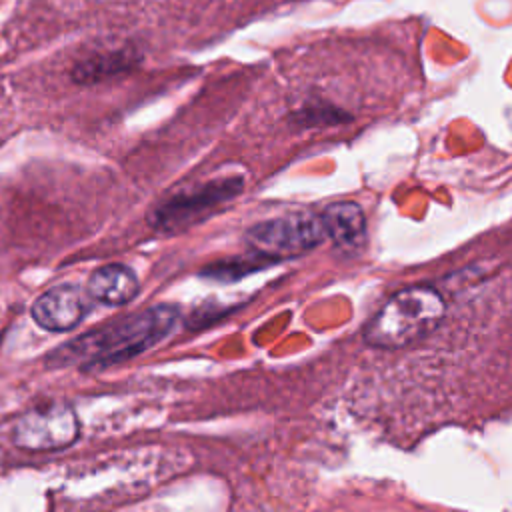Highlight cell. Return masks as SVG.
Here are the masks:
<instances>
[{"label": "cell", "instance_id": "1", "mask_svg": "<svg viewBox=\"0 0 512 512\" xmlns=\"http://www.w3.org/2000/svg\"><path fill=\"white\" fill-rule=\"evenodd\" d=\"M180 310L158 304L90 330L60 348L46 360L50 366H78L82 370L108 368L126 362L164 340L176 326Z\"/></svg>", "mask_w": 512, "mask_h": 512}, {"label": "cell", "instance_id": "2", "mask_svg": "<svg viewBox=\"0 0 512 512\" xmlns=\"http://www.w3.org/2000/svg\"><path fill=\"white\" fill-rule=\"evenodd\" d=\"M446 316V300L432 286H410L392 294L364 326V342L380 350L410 346L434 332Z\"/></svg>", "mask_w": 512, "mask_h": 512}, {"label": "cell", "instance_id": "3", "mask_svg": "<svg viewBox=\"0 0 512 512\" xmlns=\"http://www.w3.org/2000/svg\"><path fill=\"white\" fill-rule=\"evenodd\" d=\"M326 240L320 214L314 212H290L246 230V244L250 252L270 260L272 264L282 258L302 256Z\"/></svg>", "mask_w": 512, "mask_h": 512}, {"label": "cell", "instance_id": "4", "mask_svg": "<svg viewBox=\"0 0 512 512\" xmlns=\"http://www.w3.org/2000/svg\"><path fill=\"white\" fill-rule=\"evenodd\" d=\"M244 188V180L238 176L206 182L194 190L174 194L162 202L150 216V224L162 232H174L190 226L196 220L206 218L218 206L236 198Z\"/></svg>", "mask_w": 512, "mask_h": 512}, {"label": "cell", "instance_id": "5", "mask_svg": "<svg viewBox=\"0 0 512 512\" xmlns=\"http://www.w3.org/2000/svg\"><path fill=\"white\" fill-rule=\"evenodd\" d=\"M80 436V422L66 402H48L24 412L14 428L16 446L32 452L62 450Z\"/></svg>", "mask_w": 512, "mask_h": 512}, {"label": "cell", "instance_id": "6", "mask_svg": "<svg viewBox=\"0 0 512 512\" xmlns=\"http://www.w3.org/2000/svg\"><path fill=\"white\" fill-rule=\"evenodd\" d=\"M90 308L92 304L84 290L72 284H60L40 294L34 300L30 314L44 330L66 332L76 328L86 318Z\"/></svg>", "mask_w": 512, "mask_h": 512}, {"label": "cell", "instance_id": "7", "mask_svg": "<svg viewBox=\"0 0 512 512\" xmlns=\"http://www.w3.org/2000/svg\"><path fill=\"white\" fill-rule=\"evenodd\" d=\"M326 238L344 252L354 254L366 242V214L360 204L352 200H340L328 204L320 212Z\"/></svg>", "mask_w": 512, "mask_h": 512}, {"label": "cell", "instance_id": "8", "mask_svg": "<svg viewBox=\"0 0 512 512\" xmlns=\"http://www.w3.org/2000/svg\"><path fill=\"white\" fill-rule=\"evenodd\" d=\"M140 292V284L132 268L124 264H106L92 272L88 294L106 306H122L132 302Z\"/></svg>", "mask_w": 512, "mask_h": 512}, {"label": "cell", "instance_id": "9", "mask_svg": "<svg viewBox=\"0 0 512 512\" xmlns=\"http://www.w3.org/2000/svg\"><path fill=\"white\" fill-rule=\"evenodd\" d=\"M272 262L250 252L248 256H236V258H228V260H218L208 264L206 268H202V276L210 278V280H218V282H234L240 280L246 274H252L254 270H260L264 266H270Z\"/></svg>", "mask_w": 512, "mask_h": 512}, {"label": "cell", "instance_id": "10", "mask_svg": "<svg viewBox=\"0 0 512 512\" xmlns=\"http://www.w3.org/2000/svg\"><path fill=\"white\" fill-rule=\"evenodd\" d=\"M348 120V116L330 106V104H308L296 112V122L300 126H324V124H340Z\"/></svg>", "mask_w": 512, "mask_h": 512}, {"label": "cell", "instance_id": "11", "mask_svg": "<svg viewBox=\"0 0 512 512\" xmlns=\"http://www.w3.org/2000/svg\"><path fill=\"white\" fill-rule=\"evenodd\" d=\"M234 312V308L230 306H222V304H202L200 308H196L190 318L186 320V326L192 328V330H200V328H206L208 324L224 318L226 314Z\"/></svg>", "mask_w": 512, "mask_h": 512}]
</instances>
